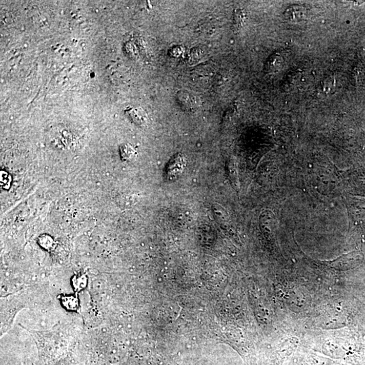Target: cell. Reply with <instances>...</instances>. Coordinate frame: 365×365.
Instances as JSON below:
<instances>
[{
    "mask_svg": "<svg viewBox=\"0 0 365 365\" xmlns=\"http://www.w3.org/2000/svg\"><path fill=\"white\" fill-rule=\"evenodd\" d=\"M186 165V160L184 155L180 154L175 155L167 165L165 171L167 179L173 180L179 177L184 171Z\"/></svg>",
    "mask_w": 365,
    "mask_h": 365,
    "instance_id": "cell-1",
    "label": "cell"
},
{
    "mask_svg": "<svg viewBox=\"0 0 365 365\" xmlns=\"http://www.w3.org/2000/svg\"><path fill=\"white\" fill-rule=\"evenodd\" d=\"M307 10L304 6L300 5H292L288 7L283 13L286 20L292 22H300L307 18Z\"/></svg>",
    "mask_w": 365,
    "mask_h": 365,
    "instance_id": "cell-2",
    "label": "cell"
},
{
    "mask_svg": "<svg viewBox=\"0 0 365 365\" xmlns=\"http://www.w3.org/2000/svg\"><path fill=\"white\" fill-rule=\"evenodd\" d=\"M126 112L132 121L137 125H144L147 123V114L141 108H131Z\"/></svg>",
    "mask_w": 365,
    "mask_h": 365,
    "instance_id": "cell-3",
    "label": "cell"
},
{
    "mask_svg": "<svg viewBox=\"0 0 365 365\" xmlns=\"http://www.w3.org/2000/svg\"><path fill=\"white\" fill-rule=\"evenodd\" d=\"M120 154L123 160L126 161L132 160L136 156L135 150L129 144H123L120 146Z\"/></svg>",
    "mask_w": 365,
    "mask_h": 365,
    "instance_id": "cell-4",
    "label": "cell"
},
{
    "mask_svg": "<svg viewBox=\"0 0 365 365\" xmlns=\"http://www.w3.org/2000/svg\"><path fill=\"white\" fill-rule=\"evenodd\" d=\"M233 23H234L235 27L239 29L242 26L244 20V14L242 10H237L233 17Z\"/></svg>",
    "mask_w": 365,
    "mask_h": 365,
    "instance_id": "cell-5",
    "label": "cell"
},
{
    "mask_svg": "<svg viewBox=\"0 0 365 365\" xmlns=\"http://www.w3.org/2000/svg\"><path fill=\"white\" fill-rule=\"evenodd\" d=\"M335 82L333 78H328L324 82L323 90L326 93L332 90V87L334 86Z\"/></svg>",
    "mask_w": 365,
    "mask_h": 365,
    "instance_id": "cell-6",
    "label": "cell"
},
{
    "mask_svg": "<svg viewBox=\"0 0 365 365\" xmlns=\"http://www.w3.org/2000/svg\"><path fill=\"white\" fill-rule=\"evenodd\" d=\"M2 173L1 182L2 186H3L4 188H8V187L10 186V181H8V179H10V177H8V174L6 176H4V172H2Z\"/></svg>",
    "mask_w": 365,
    "mask_h": 365,
    "instance_id": "cell-7",
    "label": "cell"
}]
</instances>
